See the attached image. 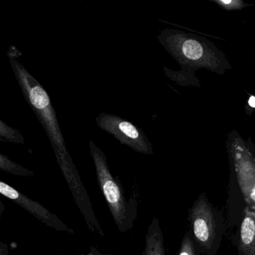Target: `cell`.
Wrapping results in <instances>:
<instances>
[{
    "instance_id": "obj_15",
    "label": "cell",
    "mask_w": 255,
    "mask_h": 255,
    "mask_svg": "<svg viewBox=\"0 0 255 255\" xmlns=\"http://www.w3.org/2000/svg\"><path fill=\"white\" fill-rule=\"evenodd\" d=\"M255 110V96L251 95L247 101L246 105V113L251 115Z\"/></svg>"
},
{
    "instance_id": "obj_16",
    "label": "cell",
    "mask_w": 255,
    "mask_h": 255,
    "mask_svg": "<svg viewBox=\"0 0 255 255\" xmlns=\"http://www.w3.org/2000/svg\"><path fill=\"white\" fill-rule=\"evenodd\" d=\"M1 255H5V254H4L3 252V249H1Z\"/></svg>"
},
{
    "instance_id": "obj_9",
    "label": "cell",
    "mask_w": 255,
    "mask_h": 255,
    "mask_svg": "<svg viewBox=\"0 0 255 255\" xmlns=\"http://www.w3.org/2000/svg\"><path fill=\"white\" fill-rule=\"evenodd\" d=\"M164 238L159 221L154 219L146 236L145 248L143 255H165Z\"/></svg>"
},
{
    "instance_id": "obj_6",
    "label": "cell",
    "mask_w": 255,
    "mask_h": 255,
    "mask_svg": "<svg viewBox=\"0 0 255 255\" xmlns=\"http://www.w3.org/2000/svg\"><path fill=\"white\" fill-rule=\"evenodd\" d=\"M95 120L98 128L113 135L122 144L138 153L153 154V146L144 131L129 121L105 113H101Z\"/></svg>"
},
{
    "instance_id": "obj_12",
    "label": "cell",
    "mask_w": 255,
    "mask_h": 255,
    "mask_svg": "<svg viewBox=\"0 0 255 255\" xmlns=\"http://www.w3.org/2000/svg\"><path fill=\"white\" fill-rule=\"evenodd\" d=\"M0 136L10 142L15 144H24V137L20 131L7 125L3 121H0Z\"/></svg>"
},
{
    "instance_id": "obj_11",
    "label": "cell",
    "mask_w": 255,
    "mask_h": 255,
    "mask_svg": "<svg viewBox=\"0 0 255 255\" xmlns=\"http://www.w3.org/2000/svg\"><path fill=\"white\" fill-rule=\"evenodd\" d=\"M0 168L2 171H6L10 174L22 176V177H27L34 174L33 171L28 170L27 168L13 162L3 154H0Z\"/></svg>"
},
{
    "instance_id": "obj_3",
    "label": "cell",
    "mask_w": 255,
    "mask_h": 255,
    "mask_svg": "<svg viewBox=\"0 0 255 255\" xmlns=\"http://www.w3.org/2000/svg\"><path fill=\"white\" fill-rule=\"evenodd\" d=\"M191 234L201 253L216 255L225 231V219L204 193L189 210Z\"/></svg>"
},
{
    "instance_id": "obj_13",
    "label": "cell",
    "mask_w": 255,
    "mask_h": 255,
    "mask_svg": "<svg viewBox=\"0 0 255 255\" xmlns=\"http://www.w3.org/2000/svg\"><path fill=\"white\" fill-rule=\"evenodd\" d=\"M200 252L191 232L186 233L180 245L178 255H198Z\"/></svg>"
},
{
    "instance_id": "obj_8",
    "label": "cell",
    "mask_w": 255,
    "mask_h": 255,
    "mask_svg": "<svg viewBox=\"0 0 255 255\" xmlns=\"http://www.w3.org/2000/svg\"><path fill=\"white\" fill-rule=\"evenodd\" d=\"M239 255H255V213L248 207L244 209L240 228Z\"/></svg>"
},
{
    "instance_id": "obj_10",
    "label": "cell",
    "mask_w": 255,
    "mask_h": 255,
    "mask_svg": "<svg viewBox=\"0 0 255 255\" xmlns=\"http://www.w3.org/2000/svg\"><path fill=\"white\" fill-rule=\"evenodd\" d=\"M165 75L182 86H199L200 81L194 75L193 73L186 71H173L167 68H164Z\"/></svg>"
},
{
    "instance_id": "obj_5",
    "label": "cell",
    "mask_w": 255,
    "mask_h": 255,
    "mask_svg": "<svg viewBox=\"0 0 255 255\" xmlns=\"http://www.w3.org/2000/svg\"><path fill=\"white\" fill-rule=\"evenodd\" d=\"M89 145L95 164L98 184L104 193L116 225L119 230L124 231L128 209L122 189L110 171L105 153L93 141H89Z\"/></svg>"
},
{
    "instance_id": "obj_2",
    "label": "cell",
    "mask_w": 255,
    "mask_h": 255,
    "mask_svg": "<svg viewBox=\"0 0 255 255\" xmlns=\"http://www.w3.org/2000/svg\"><path fill=\"white\" fill-rule=\"evenodd\" d=\"M157 38L183 71L194 73L205 68L224 75L231 69L225 53L204 37L178 29H165L161 31Z\"/></svg>"
},
{
    "instance_id": "obj_14",
    "label": "cell",
    "mask_w": 255,
    "mask_h": 255,
    "mask_svg": "<svg viewBox=\"0 0 255 255\" xmlns=\"http://www.w3.org/2000/svg\"><path fill=\"white\" fill-rule=\"evenodd\" d=\"M211 1L217 4L222 9L228 11L241 10L249 5L243 0H211Z\"/></svg>"
},
{
    "instance_id": "obj_4",
    "label": "cell",
    "mask_w": 255,
    "mask_h": 255,
    "mask_svg": "<svg viewBox=\"0 0 255 255\" xmlns=\"http://www.w3.org/2000/svg\"><path fill=\"white\" fill-rule=\"evenodd\" d=\"M230 165L237 178L246 207L255 213V151L252 143L246 142L238 132H230L227 140Z\"/></svg>"
},
{
    "instance_id": "obj_1",
    "label": "cell",
    "mask_w": 255,
    "mask_h": 255,
    "mask_svg": "<svg viewBox=\"0 0 255 255\" xmlns=\"http://www.w3.org/2000/svg\"><path fill=\"white\" fill-rule=\"evenodd\" d=\"M14 77L31 110L36 116L51 143L61 171L72 191L83 187L78 171L70 156L54 107L47 91L20 62L10 57Z\"/></svg>"
},
{
    "instance_id": "obj_7",
    "label": "cell",
    "mask_w": 255,
    "mask_h": 255,
    "mask_svg": "<svg viewBox=\"0 0 255 255\" xmlns=\"http://www.w3.org/2000/svg\"><path fill=\"white\" fill-rule=\"evenodd\" d=\"M0 193L23 207L26 211L33 215L35 217L48 226L55 228L57 231H67L71 234L74 233L73 230L68 228V226L56 215L50 213L39 203L30 199L3 181H0Z\"/></svg>"
}]
</instances>
